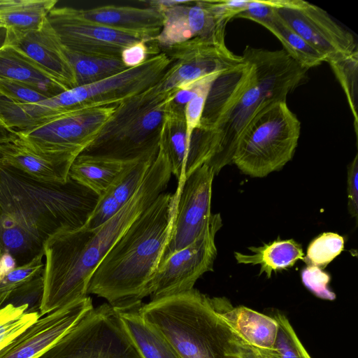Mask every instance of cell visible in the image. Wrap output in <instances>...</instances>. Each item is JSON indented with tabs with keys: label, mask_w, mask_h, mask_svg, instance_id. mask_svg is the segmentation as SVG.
<instances>
[{
	"label": "cell",
	"mask_w": 358,
	"mask_h": 358,
	"mask_svg": "<svg viewBox=\"0 0 358 358\" xmlns=\"http://www.w3.org/2000/svg\"><path fill=\"white\" fill-rule=\"evenodd\" d=\"M99 199L70 178L45 182L0 160L1 254L11 255L17 266L29 262L54 234L84 227Z\"/></svg>",
	"instance_id": "obj_1"
},
{
	"label": "cell",
	"mask_w": 358,
	"mask_h": 358,
	"mask_svg": "<svg viewBox=\"0 0 358 358\" xmlns=\"http://www.w3.org/2000/svg\"><path fill=\"white\" fill-rule=\"evenodd\" d=\"M171 177L167 157L159 149L135 195L113 217L95 228L57 232L45 241L41 317L87 296L90 280L104 257L134 220L164 192Z\"/></svg>",
	"instance_id": "obj_2"
},
{
	"label": "cell",
	"mask_w": 358,
	"mask_h": 358,
	"mask_svg": "<svg viewBox=\"0 0 358 358\" xmlns=\"http://www.w3.org/2000/svg\"><path fill=\"white\" fill-rule=\"evenodd\" d=\"M177 194L161 193L129 225L92 275L87 294L117 311L142 306L169 241Z\"/></svg>",
	"instance_id": "obj_3"
},
{
	"label": "cell",
	"mask_w": 358,
	"mask_h": 358,
	"mask_svg": "<svg viewBox=\"0 0 358 358\" xmlns=\"http://www.w3.org/2000/svg\"><path fill=\"white\" fill-rule=\"evenodd\" d=\"M243 59L213 82L199 126L192 136L194 162L208 165L215 175L232 164L238 142L255 115L275 101L257 81L252 63Z\"/></svg>",
	"instance_id": "obj_4"
},
{
	"label": "cell",
	"mask_w": 358,
	"mask_h": 358,
	"mask_svg": "<svg viewBox=\"0 0 358 358\" xmlns=\"http://www.w3.org/2000/svg\"><path fill=\"white\" fill-rule=\"evenodd\" d=\"M139 311L182 358H226L231 331L211 298L197 289L152 300Z\"/></svg>",
	"instance_id": "obj_5"
},
{
	"label": "cell",
	"mask_w": 358,
	"mask_h": 358,
	"mask_svg": "<svg viewBox=\"0 0 358 358\" xmlns=\"http://www.w3.org/2000/svg\"><path fill=\"white\" fill-rule=\"evenodd\" d=\"M173 94L155 92L151 87L119 103L80 154L122 163L156 157L164 115Z\"/></svg>",
	"instance_id": "obj_6"
},
{
	"label": "cell",
	"mask_w": 358,
	"mask_h": 358,
	"mask_svg": "<svg viewBox=\"0 0 358 358\" xmlns=\"http://www.w3.org/2000/svg\"><path fill=\"white\" fill-rule=\"evenodd\" d=\"M301 122L286 101L262 108L239 139L232 159L240 171L263 178L281 169L295 152Z\"/></svg>",
	"instance_id": "obj_7"
},
{
	"label": "cell",
	"mask_w": 358,
	"mask_h": 358,
	"mask_svg": "<svg viewBox=\"0 0 358 358\" xmlns=\"http://www.w3.org/2000/svg\"><path fill=\"white\" fill-rule=\"evenodd\" d=\"M170 64L166 55L161 52L138 66L48 98L46 108L55 117L83 109L119 104L155 85Z\"/></svg>",
	"instance_id": "obj_8"
},
{
	"label": "cell",
	"mask_w": 358,
	"mask_h": 358,
	"mask_svg": "<svg viewBox=\"0 0 358 358\" xmlns=\"http://www.w3.org/2000/svg\"><path fill=\"white\" fill-rule=\"evenodd\" d=\"M41 358H142L119 313L108 303L90 310Z\"/></svg>",
	"instance_id": "obj_9"
},
{
	"label": "cell",
	"mask_w": 358,
	"mask_h": 358,
	"mask_svg": "<svg viewBox=\"0 0 358 358\" xmlns=\"http://www.w3.org/2000/svg\"><path fill=\"white\" fill-rule=\"evenodd\" d=\"M118 104L69 113L38 126L16 131L30 149L45 155L78 156L96 137Z\"/></svg>",
	"instance_id": "obj_10"
},
{
	"label": "cell",
	"mask_w": 358,
	"mask_h": 358,
	"mask_svg": "<svg viewBox=\"0 0 358 358\" xmlns=\"http://www.w3.org/2000/svg\"><path fill=\"white\" fill-rule=\"evenodd\" d=\"M222 226L220 215L212 214L197 238L160 261L150 285L151 301L189 291L202 275L213 271L215 237Z\"/></svg>",
	"instance_id": "obj_11"
},
{
	"label": "cell",
	"mask_w": 358,
	"mask_h": 358,
	"mask_svg": "<svg viewBox=\"0 0 358 358\" xmlns=\"http://www.w3.org/2000/svg\"><path fill=\"white\" fill-rule=\"evenodd\" d=\"M170 59L169 69L152 87L157 93L176 92L179 88L213 73H222L244 62L243 56L219 45L194 38L162 48Z\"/></svg>",
	"instance_id": "obj_12"
},
{
	"label": "cell",
	"mask_w": 358,
	"mask_h": 358,
	"mask_svg": "<svg viewBox=\"0 0 358 358\" xmlns=\"http://www.w3.org/2000/svg\"><path fill=\"white\" fill-rule=\"evenodd\" d=\"M281 19L330 63L357 50L352 33L321 8L303 0H271Z\"/></svg>",
	"instance_id": "obj_13"
},
{
	"label": "cell",
	"mask_w": 358,
	"mask_h": 358,
	"mask_svg": "<svg viewBox=\"0 0 358 358\" xmlns=\"http://www.w3.org/2000/svg\"><path fill=\"white\" fill-rule=\"evenodd\" d=\"M48 20L66 49L85 55L120 58L122 51L145 38L92 21L81 9L55 7Z\"/></svg>",
	"instance_id": "obj_14"
},
{
	"label": "cell",
	"mask_w": 358,
	"mask_h": 358,
	"mask_svg": "<svg viewBox=\"0 0 358 358\" xmlns=\"http://www.w3.org/2000/svg\"><path fill=\"white\" fill-rule=\"evenodd\" d=\"M214 176L213 169L203 164L178 182L171 229L161 260L192 243L208 224Z\"/></svg>",
	"instance_id": "obj_15"
},
{
	"label": "cell",
	"mask_w": 358,
	"mask_h": 358,
	"mask_svg": "<svg viewBox=\"0 0 358 358\" xmlns=\"http://www.w3.org/2000/svg\"><path fill=\"white\" fill-rule=\"evenodd\" d=\"M162 13V29L153 40L159 50L194 38L226 45L227 22L220 15L215 1L188 0Z\"/></svg>",
	"instance_id": "obj_16"
},
{
	"label": "cell",
	"mask_w": 358,
	"mask_h": 358,
	"mask_svg": "<svg viewBox=\"0 0 358 358\" xmlns=\"http://www.w3.org/2000/svg\"><path fill=\"white\" fill-rule=\"evenodd\" d=\"M93 308L87 296L41 317L0 350V358H41Z\"/></svg>",
	"instance_id": "obj_17"
},
{
	"label": "cell",
	"mask_w": 358,
	"mask_h": 358,
	"mask_svg": "<svg viewBox=\"0 0 358 358\" xmlns=\"http://www.w3.org/2000/svg\"><path fill=\"white\" fill-rule=\"evenodd\" d=\"M6 44L24 52L69 90L77 87L74 70L58 34L47 19L36 30L8 35Z\"/></svg>",
	"instance_id": "obj_18"
},
{
	"label": "cell",
	"mask_w": 358,
	"mask_h": 358,
	"mask_svg": "<svg viewBox=\"0 0 358 358\" xmlns=\"http://www.w3.org/2000/svg\"><path fill=\"white\" fill-rule=\"evenodd\" d=\"M242 56L252 63L257 80L277 101H286L308 71L283 49L267 50L248 45Z\"/></svg>",
	"instance_id": "obj_19"
},
{
	"label": "cell",
	"mask_w": 358,
	"mask_h": 358,
	"mask_svg": "<svg viewBox=\"0 0 358 358\" xmlns=\"http://www.w3.org/2000/svg\"><path fill=\"white\" fill-rule=\"evenodd\" d=\"M211 300L236 339L264 352L276 350L278 324L273 317L243 306L234 307L225 298L213 297Z\"/></svg>",
	"instance_id": "obj_20"
},
{
	"label": "cell",
	"mask_w": 358,
	"mask_h": 358,
	"mask_svg": "<svg viewBox=\"0 0 358 358\" xmlns=\"http://www.w3.org/2000/svg\"><path fill=\"white\" fill-rule=\"evenodd\" d=\"M78 156L69 154L45 155L36 152L17 137L0 144V160L34 178L50 183H64L70 167Z\"/></svg>",
	"instance_id": "obj_21"
},
{
	"label": "cell",
	"mask_w": 358,
	"mask_h": 358,
	"mask_svg": "<svg viewBox=\"0 0 358 358\" xmlns=\"http://www.w3.org/2000/svg\"><path fill=\"white\" fill-rule=\"evenodd\" d=\"M156 157L127 164L99 196L93 213L84 227L88 229L97 227L117 213L135 195Z\"/></svg>",
	"instance_id": "obj_22"
},
{
	"label": "cell",
	"mask_w": 358,
	"mask_h": 358,
	"mask_svg": "<svg viewBox=\"0 0 358 358\" xmlns=\"http://www.w3.org/2000/svg\"><path fill=\"white\" fill-rule=\"evenodd\" d=\"M85 17L114 29L141 36L152 41L161 32L164 15L148 7L107 5L81 9Z\"/></svg>",
	"instance_id": "obj_23"
},
{
	"label": "cell",
	"mask_w": 358,
	"mask_h": 358,
	"mask_svg": "<svg viewBox=\"0 0 358 358\" xmlns=\"http://www.w3.org/2000/svg\"><path fill=\"white\" fill-rule=\"evenodd\" d=\"M0 78L14 80L50 98L69 90L17 48H0Z\"/></svg>",
	"instance_id": "obj_24"
},
{
	"label": "cell",
	"mask_w": 358,
	"mask_h": 358,
	"mask_svg": "<svg viewBox=\"0 0 358 358\" xmlns=\"http://www.w3.org/2000/svg\"><path fill=\"white\" fill-rule=\"evenodd\" d=\"M141 307L117 312L141 357L182 358L166 338L143 319Z\"/></svg>",
	"instance_id": "obj_25"
},
{
	"label": "cell",
	"mask_w": 358,
	"mask_h": 358,
	"mask_svg": "<svg viewBox=\"0 0 358 358\" xmlns=\"http://www.w3.org/2000/svg\"><path fill=\"white\" fill-rule=\"evenodd\" d=\"M252 255L234 252L238 264L260 265V273H265L270 278L273 271L292 267L298 260H303L301 246L292 239H278L260 247H251Z\"/></svg>",
	"instance_id": "obj_26"
},
{
	"label": "cell",
	"mask_w": 358,
	"mask_h": 358,
	"mask_svg": "<svg viewBox=\"0 0 358 358\" xmlns=\"http://www.w3.org/2000/svg\"><path fill=\"white\" fill-rule=\"evenodd\" d=\"M57 3V0H0V20L8 35L36 30Z\"/></svg>",
	"instance_id": "obj_27"
},
{
	"label": "cell",
	"mask_w": 358,
	"mask_h": 358,
	"mask_svg": "<svg viewBox=\"0 0 358 358\" xmlns=\"http://www.w3.org/2000/svg\"><path fill=\"white\" fill-rule=\"evenodd\" d=\"M127 164L80 154L70 167L69 177L100 196Z\"/></svg>",
	"instance_id": "obj_28"
},
{
	"label": "cell",
	"mask_w": 358,
	"mask_h": 358,
	"mask_svg": "<svg viewBox=\"0 0 358 358\" xmlns=\"http://www.w3.org/2000/svg\"><path fill=\"white\" fill-rule=\"evenodd\" d=\"M159 148L167 157L171 174L178 182L184 180L186 162V125L184 112L169 108L164 115Z\"/></svg>",
	"instance_id": "obj_29"
},
{
	"label": "cell",
	"mask_w": 358,
	"mask_h": 358,
	"mask_svg": "<svg viewBox=\"0 0 358 358\" xmlns=\"http://www.w3.org/2000/svg\"><path fill=\"white\" fill-rule=\"evenodd\" d=\"M260 24L276 36L283 50L303 68L308 70L325 62L324 57L290 28L276 10L270 20Z\"/></svg>",
	"instance_id": "obj_30"
},
{
	"label": "cell",
	"mask_w": 358,
	"mask_h": 358,
	"mask_svg": "<svg viewBox=\"0 0 358 358\" xmlns=\"http://www.w3.org/2000/svg\"><path fill=\"white\" fill-rule=\"evenodd\" d=\"M66 53L74 70L77 86L98 82L127 69L120 58L85 55L67 49Z\"/></svg>",
	"instance_id": "obj_31"
},
{
	"label": "cell",
	"mask_w": 358,
	"mask_h": 358,
	"mask_svg": "<svg viewBox=\"0 0 358 358\" xmlns=\"http://www.w3.org/2000/svg\"><path fill=\"white\" fill-rule=\"evenodd\" d=\"M41 317L28 304L5 303L0 307V350Z\"/></svg>",
	"instance_id": "obj_32"
},
{
	"label": "cell",
	"mask_w": 358,
	"mask_h": 358,
	"mask_svg": "<svg viewBox=\"0 0 358 358\" xmlns=\"http://www.w3.org/2000/svg\"><path fill=\"white\" fill-rule=\"evenodd\" d=\"M329 64L347 97L354 118L355 131L357 137L358 50Z\"/></svg>",
	"instance_id": "obj_33"
},
{
	"label": "cell",
	"mask_w": 358,
	"mask_h": 358,
	"mask_svg": "<svg viewBox=\"0 0 358 358\" xmlns=\"http://www.w3.org/2000/svg\"><path fill=\"white\" fill-rule=\"evenodd\" d=\"M43 257L42 252L29 262L16 266L0 279V307L15 291L43 273Z\"/></svg>",
	"instance_id": "obj_34"
},
{
	"label": "cell",
	"mask_w": 358,
	"mask_h": 358,
	"mask_svg": "<svg viewBox=\"0 0 358 358\" xmlns=\"http://www.w3.org/2000/svg\"><path fill=\"white\" fill-rule=\"evenodd\" d=\"M344 248L343 236L333 232L323 233L308 245L303 261L308 266L324 268Z\"/></svg>",
	"instance_id": "obj_35"
},
{
	"label": "cell",
	"mask_w": 358,
	"mask_h": 358,
	"mask_svg": "<svg viewBox=\"0 0 358 358\" xmlns=\"http://www.w3.org/2000/svg\"><path fill=\"white\" fill-rule=\"evenodd\" d=\"M278 324L275 348L281 358H311L298 338L289 320L282 313L273 316Z\"/></svg>",
	"instance_id": "obj_36"
},
{
	"label": "cell",
	"mask_w": 358,
	"mask_h": 358,
	"mask_svg": "<svg viewBox=\"0 0 358 358\" xmlns=\"http://www.w3.org/2000/svg\"><path fill=\"white\" fill-rule=\"evenodd\" d=\"M217 77L218 76L208 81L185 107L184 115L186 125V162L185 170L188 159L192 134L199 126L208 92L213 82Z\"/></svg>",
	"instance_id": "obj_37"
},
{
	"label": "cell",
	"mask_w": 358,
	"mask_h": 358,
	"mask_svg": "<svg viewBox=\"0 0 358 358\" xmlns=\"http://www.w3.org/2000/svg\"><path fill=\"white\" fill-rule=\"evenodd\" d=\"M0 96L19 103H34L48 98L22 84L1 78H0Z\"/></svg>",
	"instance_id": "obj_38"
},
{
	"label": "cell",
	"mask_w": 358,
	"mask_h": 358,
	"mask_svg": "<svg viewBox=\"0 0 358 358\" xmlns=\"http://www.w3.org/2000/svg\"><path fill=\"white\" fill-rule=\"evenodd\" d=\"M301 280L304 285L317 297L327 300L336 298L335 294L328 287L329 275L320 268L308 266L301 272Z\"/></svg>",
	"instance_id": "obj_39"
},
{
	"label": "cell",
	"mask_w": 358,
	"mask_h": 358,
	"mask_svg": "<svg viewBox=\"0 0 358 358\" xmlns=\"http://www.w3.org/2000/svg\"><path fill=\"white\" fill-rule=\"evenodd\" d=\"M160 52L154 41H139L127 47L122 51L120 59L124 66L129 69L142 64L149 57Z\"/></svg>",
	"instance_id": "obj_40"
},
{
	"label": "cell",
	"mask_w": 358,
	"mask_h": 358,
	"mask_svg": "<svg viewBox=\"0 0 358 358\" xmlns=\"http://www.w3.org/2000/svg\"><path fill=\"white\" fill-rule=\"evenodd\" d=\"M275 13V10L271 0H249L245 9L239 13L236 17L248 19L260 24L270 20Z\"/></svg>",
	"instance_id": "obj_41"
},
{
	"label": "cell",
	"mask_w": 358,
	"mask_h": 358,
	"mask_svg": "<svg viewBox=\"0 0 358 358\" xmlns=\"http://www.w3.org/2000/svg\"><path fill=\"white\" fill-rule=\"evenodd\" d=\"M226 358H281L278 350L268 352L260 350L242 343L233 334Z\"/></svg>",
	"instance_id": "obj_42"
},
{
	"label": "cell",
	"mask_w": 358,
	"mask_h": 358,
	"mask_svg": "<svg viewBox=\"0 0 358 358\" xmlns=\"http://www.w3.org/2000/svg\"><path fill=\"white\" fill-rule=\"evenodd\" d=\"M358 155L357 154L348 168L347 193L348 208L352 217L358 214Z\"/></svg>",
	"instance_id": "obj_43"
},
{
	"label": "cell",
	"mask_w": 358,
	"mask_h": 358,
	"mask_svg": "<svg viewBox=\"0 0 358 358\" xmlns=\"http://www.w3.org/2000/svg\"><path fill=\"white\" fill-rule=\"evenodd\" d=\"M17 266L15 259L8 252L0 255V279Z\"/></svg>",
	"instance_id": "obj_44"
},
{
	"label": "cell",
	"mask_w": 358,
	"mask_h": 358,
	"mask_svg": "<svg viewBox=\"0 0 358 358\" xmlns=\"http://www.w3.org/2000/svg\"><path fill=\"white\" fill-rule=\"evenodd\" d=\"M16 137V131L9 128L0 117V144L12 141Z\"/></svg>",
	"instance_id": "obj_45"
},
{
	"label": "cell",
	"mask_w": 358,
	"mask_h": 358,
	"mask_svg": "<svg viewBox=\"0 0 358 358\" xmlns=\"http://www.w3.org/2000/svg\"><path fill=\"white\" fill-rule=\"evenodd\" d=\"M7 29L5 27H0V48L6 44Z\"/></svg>",
	"instance_id": "obj_46"
},
{
	"label": "cell",
	"mask_w": 358,
	"mask_h": 358,
	"mask_svg": "<svg viewBox=\"0 0 358 358\" xmlns=\"http://www.w3.org/2000/svg\"><path fill=\"white\" fill-rule=\"evenodd\" d=\"M0 27H5L3 22L0 20Z\"/></svg>",
	"instance_id": "obj_47"
},
{
	"label": "cell",
	"mask_w": 358,
	"mask_h": 358,
	"mask_svg": "<svg viewBox=\"0 0 358 358\" xmlns=\"http://www.w3.org/2000/svg\"><path fill=\"white\" fill-rule=\"evenodd\" d=\"M0 255H1V252H0Z\"/></svg>",
	"instance_id": "obj_48"
}]
</instances>
